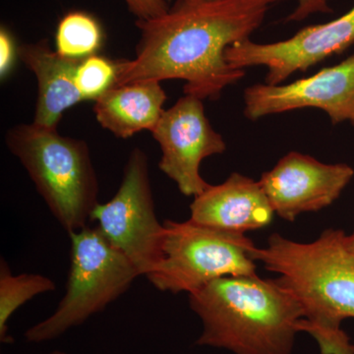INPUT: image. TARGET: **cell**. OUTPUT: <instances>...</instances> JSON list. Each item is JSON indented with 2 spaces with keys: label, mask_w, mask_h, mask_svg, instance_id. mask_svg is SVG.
Masks as SVG:
<instances>
[{
  "label": "cell",
  "mask_w": 354,
  "mask_h": 354,
  "mask_svg": "<svg viewBox=\"0 0 354 354\" xmlns=\"http://www.w3.org/2000/svg\"><path fill=\"white\" fill-rule=\"evenodd\" d=\"M202 101L184 95L165 109L152 131L162 151L158 169L185 196L196 197L211 185L200 174L202 162L227 150L225 140L207 118Z\"/></svg>",
  "instance_id": "ba28073f"
},
{
  "label": "cell",
  "mask_w": 354,
  "mask_h": 354,
  "mask_svg": "<svg viewBox=\"0 0 354 354\" xmlns=\"http://www.w3.org/2000/svg\"><path fill=\"white\" fill-rule=\"evenodd\" d=\"M354 176L346 164H324L316 158L290 152L259 183L274 214L293 221L302 214L327 208L341 196Z\"/></svg>",
  "instance_id": "8fae6325"
},
{
  "label": "cell",
  "mask_w": 354,
  "mask_h": 354,
  "mask_svg": "<svg viewBox=\"0 0 354 354\" xmlns=\"http://www.w3.org/2000/svg\"><path fill=\"white\" fill-rule=\"evenodd\" d=\"M101 25L90 14L74 11L66 14L57 26V51L62 57L83 60L101 48Z\"/></svg>",
  "instance_id": "2e32d148"
},
{
  "label": "cell",
  "mask_w": 354,
  "mask_h": 354,
  "mask_svg": "<svg viewBox=\"0 0 354 354\" xmlns=\"http://www.w3.org/2000/svg\"><path fill=\"white\" fill-rule=\"evenodd\" d=\"M244 114L257 120L304 108L322 109L333 124L354 120V55L315 75L288 85L256 84L244 92Z\"/></svg>",
  "instance_id": "30bf717a"
},
{
  "label": "cell",
  "mask_w": 354,
  "mask_h": 354,
  "mask_svg": "<svg viewBox=\"0 0 354 354\" xmlns=\"http://www.w3.org/2000/svg\"><path fill=\"white\" fill-rule=\"evenodd\" d=\"M279 0H176L164 15L137 21L136 57L116 62L114 86L179 79L184 93L216 99L243 69L225 59L228 46L250 39Z\"/></svg>",
  "instance_id": "6da1fadb"
},
{
  "label": "cell",
  "mask_w": 354,
  "mask_h": 354,
  "mask_svg": "<svg viewBox=\"0 0 354 354\" xmlns=\"http://www.w3.org/2000/svg\"><path fill=\"white\" fill-rule=\"evenodd\" d=\"M118 75L116 62L92 55L81 60L76 72V85L83 101H97L114 87Z\"/></svg>",
  "instance_id": "e0dca14e"
},
{
  "label": "cell",
  "mask_w": 354,
  "mask_h": 354,
  "mask_svg": "<svg viewBox=\"0 0 354 354\" xmlns=\"http://www.w3.org/2000/svg\"><path fill=\"white\" fill-rule=\"evenodd\" d=\"M167 95L158 81L114 86L95 101L97 122L118 138L152 132L164 113Z\"/></svg>",
  "instance_id": "5bb4252c"
},
{
  "label": "cell",
  "mask_w": 354,
  "mask_h": 354,
  "mask_svg": "<svg viewBox=\"0 0 354 354\" xmlns=\"http://www.w3.org/2000/svg\"><path fill=\"white\" fill-rule=\"evenodd\" d=\"M351 124H353V127H354V120H353V121H351Z\"/></svg>",
  "instance_id": "603a6c76"
},
{
  "label": "cell",
  "mask_w": 354,
  "mask_h": 354,
  "mask_svg": "<svg viewBox=\"0 0 354 354\" xmlns=\"http://www.w3.org/2000/svg\"><path fill=\"white\" fill-rule=\"evenodd\" d=\"M190 213L199 225L241 234L268 227L274 215L259 181L237 172L194 197Z\"/></svg>",
  "instance_id": "7c38bea8"
},
{
  "label": "cell",
  "mask_w": 354,
  "mask_h": 354,
  "mask_svg": "<svg viewBox=\"0 0 354 354\" xmlns=\"http://www.w3.org/2000/svg\"><path fill=\"white\" fill-rule=\"evenodd\" d=\"M348 244L351 247V249L354 251V234L348 235Z\"/></svg>",
  "instance_id": "44dd1931"
},
{
  "label": "cell",
  "mask_w": 354,
  "mask_h": 354,
  "mask_svg": "<svg viewBox=\"0 0 354 354\" xmlns=\"http://www.w3.org/2000/svg\"><path fill=\"white\" fill-rule=\"evenodd\" d=\"M6 142L68 234L88 227L100 187L87 143L34 122L11 128Z\"/></svg>",
  "instance_id": "277c9868"
},
{
  "label": "cell",
  "mask_w": 354,
  "mask_h": 354,
  "mask_svg": "<svg viewBox=\"0 0 354 354\" xmlns=\"http://www.w3.org/2000/svg\"><path fill=\"white\" fill-rule=\"evenodd\" d=\"M164 258L147 277L162 292H194L225 277L253 276V241L245 234L205 227L191 220L164 221Z\"/></svg>",
  "instance_id": "8992f818"
},
{
  "label": "cell",
  "mask_w": 354,
  "mask_h": 354,
  "mask_svg": "<svg viewBox=\"0 0 354 354\" xmlns=\"http://www.w3.org/2000/svg\"><path fill=\"white\" fill-rule=\"evenodd\" d=\"M18 55L38 81L34 123L57 128L64 111L83 101L75 80L81 60L62 57L51 50L46 39L22 44L18 48Z\"/></svg>",
  "instance_id": "4fadbf2b"
},
{
  "label": "cell",
  "mask_w": 354,
  "mask_h": 354,
  "mask_svg": "<svg viewBox=\"0 0 354 354\" xmlns=\"http://www.w3.org/2000/svg\"><path fill=\"white\" fill-rule=\"evenodd\" d=\"M330 12V0H297L295 10L288 16V22H300L317 13Z\"/></svg>",
  "instance_id": "ffe728a7"
},
{
  "label": "cell",
  "mask_w": 354,
  "mask_h": 354,
  "mask_svg": "<svg viewBox=\"0 0 354 354\" xmlns=\"http://www.w3.org/2000/svg\"><path fill=\"white\" fill-rule=\"evenodd\" d=\"M90 223L127 256L140 276L147 278L158 269L164 258L165 227L156 214L148 157L141 149L132 150L118 192L95 206Z\"/></svg>",
  "instance_id": "52a82bcc"
},
{
  "label": "cell",
  "mask_w": 354,
  "mask_h": 354,
  "mask_svg": "<svg viewBox=\"0 0 354 354\" xmlns=\"http://www.w3.org/2000/svg\"><path fill=\"white\" fill-rule=\"evenodd\" d=\"M57 286L53 279L39 274H14L6 260L0 261V341L12 342L8 323L20 307L44 293L53 292Z\"/></svg>",
  "instance_id": "9a60e30c"
},
{
  "label": "cell",
  "mask_w": 354,
  "mask_h": 354,
  "mask_svg": "<svg viewBox=\"0 0 354 354\" xmlns=\"http://www.w3.org/2000/svg\"><path fill=\"white\" fill-rule=\"evenodd\" d=\"M251 256L279 274L276 281L297 300L304 312L300 330L315 339L321 354H354L341 328L354 318V251L344 230L328 228L309 243L274 234Z\"/></svg>",
  "instance_id": "7a4b0ae2"
},
{
  "label": "cell",
  "mask_w": 354,
  "mask_h": 354,
  "mask_svg": "<svg viewBox=\"0 0 354 354\" xmlns=\"http://www.w3.org/2000/svg\"><path fill=\"white\" fill-rule=\"evenodd\" d=\"M202 322L196 344L234 354H290L304 312L276 279L225 277L189 295Z\"/></svg>",
  "instance_id": "3957f363"
},
{
  "label": "cell",
  "mask_w": 354,
  "mask_h": 354,
  "mask_svg": "<svg viewBox=\"0 0 354 354\" xmlns=\"http://www.w3.org/2000/svg\"><path fill=\"white\" fill-rule=\"evenodd\" d=\"M125 2L131 13L141 21L160 17L169 9L165 0H125Z\"/></svg>",
  "instance_id": "ac0fdd59"
},
{
  "label": "cell",
  "mask_w": 354,
  "mask_h": 354,
  "mask_svg": "<svg viewBox=\"0 0 354 354\" xmlns=\"http://www.w3.org/2000/svg\"><path fill=\"white\" fill-rule=\"evenodd\" d=\"M71 241L66 288L57 309L26 330L31 344L55 341L104 311L124 295L140 274L127 256L95 227L69 234Z\"/></svg>",
  "instance_id": "5b68a950"
},
{
  "label": "cell",
  "mask_w": 354,
  "mask_h": 354,
  "mask_svg": "<svg viewBox=\"0 0 354 354\" xmlns=\"http://www.w3.org/2000/svg\"><path fill=\"white\" fill-rule=\"evenodd\" d=\"M354 44V7L325 24L308 26L285 41L258 44L250 39L228 46L225 59L230 66L245 69L266 66V84L279 85L297 71L348 50Z\"/></svg>",
  "instance_id": "9c48e42d"
},
{
  "label": "cell",
  "mask_w": 354,
  "mask_h": 354,
  "mask_svg": "<svg viewBox=\"0 0 354 354\" xmlns=\"http://www.w3.org/2000/svg\"><path fill=\"white\" fill-rule=\"evenodd\" d=\"M46 354H70V353H66V351H50V353H46Z\"/></svg>",
  "instance_id": "7402d4cb"
},
{
  "label": "cell",
  "mask_w": 354,
  "mask_h": 354,
  "mask_svg": "<svg viewBox=\"0 0 354 354\" xmlns=\"http://www.w3.org/2000/svg\"><path fill=\"white\" fill-rule=\"evenodd\" d=\"M18 48H15L12 35L6 27L0 30V75L6 78L12 69Z\"/></svg>",
  "instance_id": "d6986e66"
}]
</instances>
